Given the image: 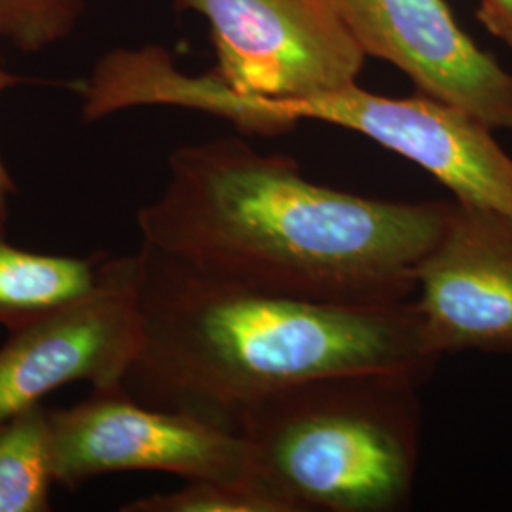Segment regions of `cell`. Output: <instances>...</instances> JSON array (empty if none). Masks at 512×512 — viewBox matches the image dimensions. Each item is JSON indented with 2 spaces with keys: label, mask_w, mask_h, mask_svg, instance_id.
Masks as SVG:
<instances>
[{
  "label": "cell",
  "mask_w": 512,
  "mask_h": 512,
  "mask_svg": "<svg viewBox=\"0 0 512 512\" xmlns=\"http://www.w3.org/2000/svg\"><path fill=\"white\" fill-rule=\"evenodd\" d=\"M82 10V0H0V37L21 52H40L69 37Z\"/></svg>",
  "instance_id": "cell-13"
},
{
  "label": "cell",
  "mask_w": 512,
  "mask_h": 512,
  "mask_svg": "<svg viewBox=\"0 0 512 512\" xmlns=\"http://www.w3.org/2000/svg\"><path fill=\"white\" fill-rule=\"evenodd\" d=\"M478 19L512 50V0H480Z\"/></svg>",
  "instance_id": "cell-14"
},
{
  "label": "cell",
  "mask_w": 512,
  "mask_h": 512,
  "mask_svg": "<svg viewBox=\"0 0 512 512\" xmlns=\"http://www.w3.org/2000/svg\"><path fill=\"white\" fill-rule=\"evenodd\" d=\"M50 452L55 484L67 490L129 471L253 484L251 452L241 435L137 403L122 387L93 389L71 408H50Z\"/></svg>",
  "instance_id": "cell-5"
},
{
  "label": "cell",
  "mask_w": 512,
  "mask_h": 512,
  "mask_svg": "<svg viewBox=\"0 0 512 512\" xmlns=\"http://www.w3.org/2000/svg\"><path fill=\"white\" fill-rule=\"evenodd\" d=\"M2 38V37H0ZM27 82H33L31 78H25V76H19V74L8 73L6 69L0 67V93L8 88H14L19 84H27ZM18 192L14 179L10 177L4 160L0 156V232H6V222L10 217V198Z\"/></svg>",
  "instance_id": "cell-15"
},
{
  "label": "cell",
  "mask_w": 512,
  "mask_h": 512,
  "mask_svg": "<svg viewBox=\"0 0 512 512\" xmlns=\"http://www.w3.org/2000/svg\"><path fill=\"white\" fill-rule=\"evenodd\" d=\"M207 19L228 90L304 99L357 82L366 54L332 0H173Z\"/></svg>",
  "instance_id": "cell-6"
},
{
  "label": "cell",
  "mask_w": 512,
  "mask_h": 512,
  "mask_svg": "<svg viewBox=\"0 0 512 512\" xmlns=\"http://www.w3.org/2000/svg\"><path fill=\"white\" fill-rule=\"evenodd\" d=\"M107 255H42L16 247L0 232V325L16 330L90 293Z\"/></svg>",
  "instance_id": "cell-10"
},
{
  "label": "cell",
  "mask_w": 512,
  "mask_h": 512,
  "mask_svg": "<svg viewBox=\"0 0 512 512\" xmlns=\"http://www.w3.org/2000/svg\"><path fill=\"white\" fill-rule=\"evenodd\" d=\"M425 384L406 372H344L275 391L249 408L253 484L283 512H397L420 459Z\"/></svg>",
  "instance_id": "cell-3"
},
{
  "label": "cell",
  "mask_w": 512,
  "mask_h": 512,
  "mask_svg": "<svg viewBox=\"0 0 512 512\" xmlns=\"http://www.w3.org/2000/svg\"><path fill=\"white\" fill-rule=\"evenodd\" d=\"M222 118L256 135H279L302 120L361 133L433 175L454 200L512 215V156L495 141L494 129L423 93L385 97L357 82L304 99H258L230 90Z\"/></svg>",
  "instance_id": "cell-4"
},
{
  "label": "cell",
  "mask_w": 512,
  "mask_h": 512,
  "mask_svg": "<svg viewBox=\"0 0 512 512\" xmlns=\"http://www.w3.org/2000/svg\"><path fill=\"white\" fill-rule=\"evenodd\" d=\"M50 408L35 404L0 423V512L50 511Z\"/></svg>",
  "instance_id": "cell-11"
},
{
  "label": "cell",
  "mask_w": 512,
  "mask_h": 512,
  "mask_svg": "<svg viewBox=\"0 0 512 512\" xmlns=\"http://www.w3.org/2000/svg\"><path fill=\"white\" fill-rule=\"evenodd\" d=\"M414 304L440 357L512 355V215L450 200L416 270Z\"/></svg>",
  "instance_id": "cell-8"
},
{
  "label": "cell",
  "mask_w": 512,
  "mask_h": 512,
  "mask_svg": "<svg viewBox=\"0 0 512 512\" xmlns=\"http://www.w3.org/2000/svg\"><path fill=\"white\" fill-rule=\"evenodd\" d=\"M141 346L122 380L137 403L238 435L243 414L291 385L440 363L414 300L349 306L262 293L139 249Z\"/></svg>",
  "instance_id": "cell-2"
},
{
  "label": "cell",
  "mask_w": 512,
  "mask_h": 512,
  "mask_svg": "<svg viewBox=\"0 0 512 512\" xmlns=\"http://www.w3.org/2000/svg\"><path fill=\"white\" fill-rule=\"evenodd\" d=\"M366 57L391 63L418 93L512 131V73L484 52L444 0H332Z\"/></svg>",
  "instance_id": "cell-9"
},
{
  "label": "cell",
  "mask_w": 512,
  "mask_h": 512,
  "mask_svg": "<svg viewBox=\"0 0 512 512\" xmlns=\"http://www.w3.org/2000/svg\"><path fill=\"white\" fill-rule=\"evenodd\" d=\"M450 202H393L306 179L239 137L177 148L139 209L148 245L203 274L302 300L389 306L416 294Z\"/></svg>",
  "instance_id": "cell-1"
},
{
  "label": "cell",
  "mask_w": 512,
  "mask_h": 512,
  "mask_svg": "<svg viewBox=\"0 0 512 512\" xmlns=\"http://www.w3.org/2000/svg\"><path fill=\"white\" fill-rule=\"evenodd\" d=\"M122 512H283L268 494L249 482L186 480L169 494L135 499Z\"/></svg>",
  "instance_id": "cell-12"
},
{
  "label": "cell",
  "mask_w": 512,
  "mask_h": 512,
  "mask_svg": "<svg viewBox=\"0 0 512 512\" xmlns=\"http://www.w3.org/2000/svg\"><path fill=\"white\" fill-rule=\"evenodd\" d=\"M139 272V255H107L90 293L8 330L0 348V423L63 385L122 387L141 346Z\"/></svg>",
  "instance_id": "cell-7"
}]
</instances>
